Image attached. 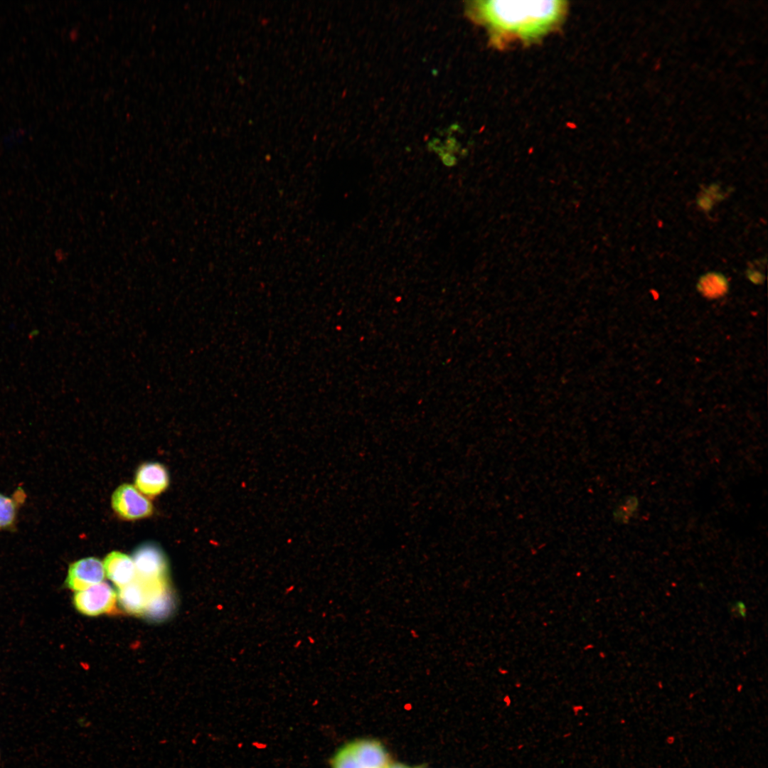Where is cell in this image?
Instances as JSON below:
<instances>
[{"instance_id": "4fadbf2b", "label": "cell", "mask_w": 768, "mask_h": 768, "mask_svg": "<svg viewBox=\"0 0 768 768\" xmlns=\"http://www.w3.org/2000/svg\"><path fill=\"white\" fill-rule=\"evenodd\" d=\"M16 512L13 499L0 494V528L9 527L14 523Z\"/></svg>"}, {"instance_id": "30bf717a", "label": "cell", "mask_w": 768, "mask_h": 768, "mask_svg": "<svg viewBox=\"0 0 768 768\" xmlns=\"http://www.w3.org/2000/svg\"><path fill=\"white\" fill-rule=\"evenodd\" d=\"M117 599L122 607L130 614H144L148 600L146 585L137 579L119 588Z\"/></svg>"}, {"instance_id": "7c38bea8", "label": "cell", "mask_w": 768, "mask_h": 768, "mask_svg": "<svg viewBox=\"0 0 768 768\" xmlns=\"http://www.w3.org/2000/svg\"><path fill=\"white\" fill-rule=\"evenodd\" d=\"M639 508V497L634 494L626 495L614 508L613 518L619 524H627L636 516Z\"/></svg>"}, {"instance_id": "8992f818", "label": "cell", "mask_w": 768, "mask_h": 768, "mask_svg": "<svg viewBox=\"0 0 768 768\" xmlns=\"http://www.w3.org/2000/svg\"><path fill=\"white\" fill-rule=\"evenodd\" d=\"M105 575L103 562L98 558L89 557L70 565L65 582L69 589L79 592L102 582Z\"/></svg>"}, {"instance_id": "9c48e42d", "label": "cell", "mask_w": 768, "mask_h": 768, "mask_svg": "<svg viewBox=\"0 0 768 768\" xmlns=\"http://www.w3.org/2000/svg\"><path fill=\"white\" fill-rule=\"evenodd\" d=\"M103 565L105 575L119 588L129 584L137 577L132 557L122 552L109 553L104 560Z\"/></svg>"}, {"instance_id": "7a4b0ae2", "label": "cell", "mask_w": 768, "mask_h": 768, "mask_svg": "<svg viewBox=\"0 0 768 768\" xmlns=\"http://www.w3.org/2000/svg\"><path fill=\"white\" fill-rule=\"evenodd\" d=\"M390 764L384 746L370 739H359L341 747L331 759V768H387Z\"/></svg>"}, {"instance_id": "9a60e30c", "label": "cell", "mask_w": 768, "mask_h": 768, "mask_svg": "<svg viewBox=\"0 0 768 768\" xmlns=\"http://www.w3.org/2000/svg\"><path fill=\"white\" fill-rule=\"evenodd\" d=\"M747 277L754 284H761L762 282V280L764 279L762 274L755 271H751L750 273L748 274Z\"/></svg>"}, {"instance_id": "3957f363", "label": "cell", "mask_w": 768, "mask_h": 768, "mask_svg": "<svg viewBox=\"0 0 768 768\" xmlns=\"http://www.w3.org/2000/svg\"><path fill=\"white\" fill-rule=\"evenodd\" d=\"M137 578L144 583L168 581L169 566L165 553L154 543H144L134 551Z\"/></svg>"}, {"instance_id": "ba28073f", "label": "cell", "mask_w": 768, "mask_h": 768, "mask_svg": "<svg viewBox=\"0 0 768 768\" xmlns=\"http://www.w3.org/2000/svg\"><path fill=\"white\" fill-rule=\"evenodd\" d=\"M135 486L144 495L156 496L164 492L169 484L166 468L159 462H146L137 470Z\"/></svg>"}, {"instance_id": "5b68a950", "label": "cell", "mask_w": 768, "mask_h": 768, "mask_svg": "<svg viewBox=\"0 0 768 768\" xmlns=\"http://www.w3.org/2000/svg\"><path fill=\"white\" fill-rule=\"evenodd\" d=\"M114 511L125 520H138L148 517L153 512L151 501L132 484L120 485L112 496Z\"/></svg>"}, {"instance_id": "5bb4252c", "label": "cell", "mask_w": 768, "mask_h": 768, "mask_svg": "<svg viewBox=\"0 0 768 768\" xmlns=\"http://www.w3.org/2000/svg\"><path fill=\"white\" fill-rule=\"evenodd\" d=\"M731 610L733 612V613L737 611V612L735 614L737 616L745 617L746 615V608L744 604L742 602H735V604H732L731 607Z\"/></svg>"}, {"instance_id": "8fae6325", "label": "cell", "mask_w": 768, "mask_h": 768, "mask_svg": "<svg viewBox=\"0 0 768 768\" xmlns=\"http://www.w3.org/2000/svg\"><path fill=\"white\" fill-rule=\"evenodd\" d=\"M696 289L702 297L708 299H718L728 293L730 283L722 272L711 271L699 277Z\"/></svg>"}, {"instance_id": "277c9868", "label": "cell", "mask_w": 768, "mask_h": 768, "mask_svg": "<svg viewBox=\"0 0 768 768\" xmlns=\"http://www.w3.org/2000/svg\"><path fill=\"white\" fill-rule=\"evenodd\" d=\"M117 594L106 582H100L82 591L76 592L73 597L75 609L87 616H98L113 612Z\"/></svg>"}, {"instance_id": "6da1fadb", "label": "cell", "mask_w": 768, "mask_h": 768, "mask_svg": "<svg viewBox=\"0 0 768 768\" xmlns=\"http://www.w3.org/2000/svg\"><path fill=\"white\" fill-rule=\"evenodd\" d=\"M565 10L562 1L489 0L471 2L468 14L489 29L494 41H530L554 28Z\"/></svg>"}, {"instance_id": "52a82bcc", "label": "cell", "mask_w": 768, "mask_h": 768, "mask_svg": "<svg viewBox=\"0 0 768 768\" xmlns=\"http://www.w3.org/2000/svg\"><path fill=\"white\" fill-rule=\"evenodd\" d=\"M144 584L148 590V600L144 614L154 622L168 619L175 609L174 596L169 581Z\"/></svg>"}]
</instances>
